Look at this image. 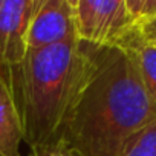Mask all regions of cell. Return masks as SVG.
Here are the masks:
<instances>
[{
	"mask_svg": "<svg viewBox=\"0 0 156 156\" xmlns=\"http://www.w3.org/2000/svg\"><path fill=\"white\" fill-rule=\"evenodd\" d=\"M89 48L86 75L57 142L73 156H121L127 142L156 121V109L127 49Z\"/></svg>",
	"mask_w": 156,
	"mask_h": 156,
	"instance_id": "1",
	"label": "cell"
},
{
	"mask_svg": "<svg viewBox=\"0 0 156 156\" xmlns=\"http://www.w3.org/2000/svg\"><path fill=\"white\" fill-rule=\"evenodd\" d=\"M90 48L78 38L28 51L22 63L0 67L29 148L55 144L80 90Z\"/></svg>",
	"mask_w": 156,
	"mask_h": 156,
	"instance_id": "2",
	"label": "cell"
},
{
	"mask_svg": "<svg viewBox=\"0 0 156 156\" xmlns=\"http://www.w3.org/2000/svg\"><path fill=\"white\" fill-rule=\"evenodd\" d=\"M76 38L94 48L119 46L130 32L126 0H73Z\"/></svg>",
	"mask_w": 156,
	"mask_h": 156,
	"instance_id": "3",
	"label": "cell"
},
{
	"mask_svg": "<svg viewBox=\"0 0 156 156\" xmlns=\"http://www.w3.org/2000/svg\"><path fill=\"white\" fill-rule=\"evenodd\" d=\"M75 38L73 0H37L26 34L28 51L66 43Z\"/></svg>",
	"mask_w": 156,
	"mask_h": 156,
	"instance_id": "4",
	"label": "cell"
},
{
	"mask_svg": "<svg viewBox=\"0 0 156 156\" xmlns=\"http://www.w3.org/2000/svg\"><path fill=\"white\" fill-rule=\"evenodd\" d=\"M37 0H0V67L16 66L28 54L26 34Z\"/></svg>",
	"mask_w": 156,
	"mask_h": 156,
	"instance_id": "5",
	"label": "cell"
},
{
	"mask_svg": "<svg viewBox=\"0 0 156 156\" xmlns=\"http://www.w3.org/2000/svg\"><path fill=\"white\" fill-rule=\"evenodd\" d=\"M119 46L133 55L144 87L156 109V48L148 43L138 29H130Z\"/></svg>",
	"mask_w": 156,
	"mask_h": 156,
	"instance_id": "6",
	"label": "cell"
},
{
	"mask_svg": "<svg viewBox=\"0 0 156 156\" xmlns=\"http://www.w3.org/2000/svg\"><path fill=\"white\" fill-rule=\"evenodd\" d=\"M23 141L20 119L8 90V86L0 75V154L22 156L20 144Z\"/></svg>",
	"mask_w": 156,
	"mask_h": 156,
	"instance_id": "7",
	"label": "cell"
},
{
	"mask_svg": "<svg viewBox=\"0 0 156 156\" xmlns=\"http://www.w3.org/2000/svg\"><path fill=\"white\" fill-rule=\"evenodd\" d=\"M121 156H156V121L138 132L127 142Z\"/></svg>",
	"mask_w": 156,
	"mask_h": 156,
	"instance_id": "8",
	"label": "cell"
},
{
	"mask_svg": "<svg viewBox=\"0 0 156 156\" xmlns=\"http://www.w3.org/2000/svg\"><path fill=\"white\" fill-rule=\"evenodd\" d=\"M126 9L132 29H142L156 20V0H126Z\"/></svg>",
	"mask_w": 156,
	"mask_h": 156,
	"instance_id": "9",
	"label": "cell"
},
{
	"mask_svg": "<svg viewBox=\"0 0 156 156\" xmlns=\"http://www.w3.org/2000/svg\"><path fill=\"white\" fill-rule=\"evenodd\" d=\"M29 156H73V154L63 144L55 142V144H49V145L29 148Z\"/></svg>",
	"mask_w": 156,
	"mask_h": 156,
	"instance_id": "10",
	"label": "cell"
},
{
	"mask_svg": "<svg viewBox=\"0 0 156 156\" xmlns=\"http://www.w3.org/2000/svg\"><path fill=\"white\" fill-rule=\"evenodd\" d=\"M138 31L142 34V37H144L148 43H151V44L156 48V20H153L151 23L145 25L142 29H138Z\"/></svg>",
	"mask_w": 156,
	"mask_h": 156,
	"instance_id": "11",
	"label": "cell"
},
{
	"mask_svg": "<svg viewBox=\"0 0 156 156\" xmlns=\"http://www.w3.org/2000/svg\"><path fill=\"white\" fill-rule=\"evenodd\" d=\"M0 156H2V154H0Z\"/></svg>",
	"mask_w": 156,
	"mask_h": 156,
	"instance_id": "12",
	"label": "cell"
}]
</instances>
